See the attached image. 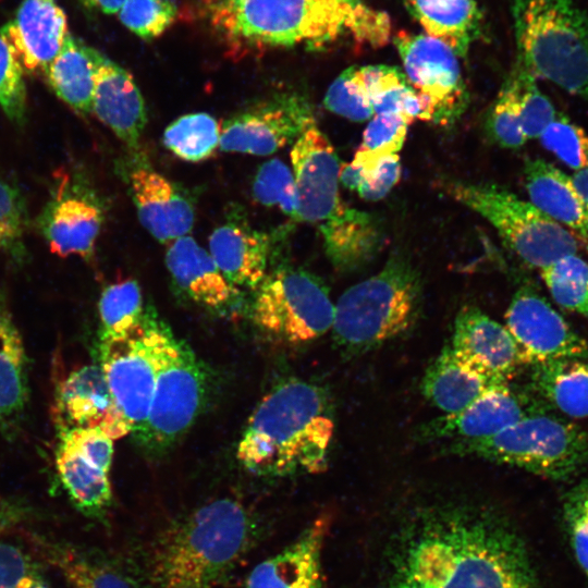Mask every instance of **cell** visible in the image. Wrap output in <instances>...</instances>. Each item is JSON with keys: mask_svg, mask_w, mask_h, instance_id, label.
Here are the masks:
<instances>
[{"mask_svg": "<svg viewBox=\"0 0 588 588\" xmlns=\"http://www.w3.org/2000/svg\"><path fill=\"white\" fill-rule=\"evenodd\" d=\"M411 123L402 114H375L352 162L369 173L381 159L401 150Z\"/></svg>", "mask_w": 588, "mask_h": 588, "instance_id": "obj_39", "label": "cell"}, {"mask_svg": "<svg viewBox=\"0 0 588 588\" xmlns=\"http://www.w3.org/2000/svg\"><path fill=\"white\" fill-rule=\"evenodd\" d=\"M333 433L327 393L315 383L290 379L258 403L240 439L236 457L259 476L316 474L327 466Z\"/></svg>", "mask_w": 588, "mask_h": 588, "instance_id": "obj_4", "label": "cell"}, {"mask_svg": "<svg viewBox=\"0 0 588 588\" xmlns=\"http://www.w3.org/2000/svg\"><path fill=\"white\" fill-rule=\"evenodd\" d=\"M56 415L60 430L99 428L113 441L128 428L118 413L100 366L87 365L70 372L57 390Z\"/></svg>", "mask_w": 588, "mask_h": 588, "instance_id": "obj_21", "label": "cell"}, {"mask_svg": "<svg viewBox=\"0 0 588 588\" xmlns=\"http://www.w3.org/2000/svg\"><path fill=\"white\" fill-rule=\"evenodd\" d=\"M520 72V125L526 139L539 138L558 112L551 100L539 89L537 78L517 60Z\"/></svg>", "mask_w": 588, "mask_h": 588, "instance_id": "obj_45", "label": "cell"}, {"mask_svg": "<svg viewBox=\"0 0 588 588\" xmlns=\"http://www.w3.org/2000/svg\"><path fill=\"white\" fill-rule=\"evenodd\" d=\"M366 177V172L355 163H341L339 182L351 191H357Z\"/></svg>", "mask_w": 588, "mask_h": 588, "instance_id": "obj_50", "label": "cell"}, {"mask_svg": "<svg viewBox=\"0 0 588 588\" xmlns=\"http://www.w3.org/2000/svg\"><path fill=\"white\" fill-rule=\"evenodd\" d=\"M56 468L70 500L82 514L98 519L106 517L112 504L111 466L87 453L69 434L61 433Z\"/></svg>", "mask_w": 588, "mask_h": 588, "instance_id": "obj_28", "label": "cell"}, {"mask_svg": "<svg viewBox=\"0 0 588 588\" xmlns=\"http://www.w3.org/2000/svg\"><path fill=\"white\" fill-rule=\"evenodd\" d=\"M563 518L576 561L588 576V477L567 492Z\"/></svg>", "mask_w": 588, "mask_h": 588, "instance_id": "obj_46", "label": "cell"}, {"mask_svg": "<svg viewBox=\"0 0 588 588\" xmlns=\"http://www.w3.org/2000/svg\"><path fill=\"white\" fill-rule=\"evenodd\" d=\"M166 329L157 318L145 314L125 336L100 340L99 366L113 404L133 434L143 426L150 408Z\"/></svg>", "mask_w": 588, "mask_h": 588, "instance_id": "obj_12", "label": "cell"}, {"mask_svg": "<svg viewBox=\"0 0 588 588\" xmlns=\"http://www.w3.org/2000/svg\"><path fill=\"white\" fill-rule=\"evenodd\" d=\"M450 347L464 362L501 382H510L524 365L506 327L474 306L463 307L456 315Z\"/></svg>", "mask_w": 588, "mask_h": 588, "instance_id": "obj_20", "label": "cell"}, {"mask_svg": "<svg viewBox=\"0 0 588 588\" xmlns=\"http://www.w3.org/2000/svg\"><path fill=\"white\" fill-rule=\"evenodd\" d=\"M326 520L311 523L293 542L257 564L245 588H322Z\"/></svg>", "mask_w": 588, "mask_h": 588, "instance_id": "obj_25", "label": "cell"}, {"mask_svg": "<svg viewBox=\"0 0 588 588\" xmlns=\"http://www.w3.org/2000/svg\"><path fill=\"white\" fill-rule=\"evenodd\" d=\"M166 265L176 286L197 304L221 309L240 295L241 290L224 277L209 252L191 235L169 244Z\"/></svg>", "mask_w": 588, "mask_h": 588, "instance_id": "obj_26", "label": "cell"}, {"mask_svg": "<svg viewBox=\"0 0 588 588\" xmlns=\"http://www.w3.org/2000/svg\"><path fill=\"white\" fill-rule=\"evenodd\" d=\"M541 402L507 383L499 384L458 413L439 416L418 428L416 438L445 444L490 438L542 407Z\"/></svg>", "mask_w": 588, "mask_h": 588, "instance_id": "obj_17", "label": "cell"}, {"mask_svg": "<svg viewBox=\"0 0 588 588\" xmlns=\"http://www.w3.org/2000/svg\"><path fill=\"white\" fill-rule=\"evenodd\" d=\"M555 303L588 320V262L577 254L564 256L540 270Z\"/></svg>", "mask_w": 588, "mask_h": 588, "instance_id": "obj_37", "label": "cell"}, {"mask_svg": "<svg viewBox=\"0 0 588 588\" xmlns=\"http://www.w3.org/2000/svg\"><path fill=\"white\" fill-rule=\"evenodd\" d=\"M573 183L588 208V169L575 172L572 175Z\"/></svg>", "mask_w": 588, "mask_h": 588, "instance_id": "obj_52", "label": "cell"}, {"mask_svg": "<svg viewBox=\"0 0 588 588\" xmlns=\"http://www.w3.org/2000/svg\"><path fill=\"white\" fill-rule=\"evenodd\" d=\"M252 193L262 206L277 208L298 222V197L292 169L279 158L270 159L257 169Z\"/></svg>", "mask_w": 588, "mask_h": 588, "instance_id": "obj_40", "label": "cell"}, {"mask_svg": "<svg viewBox=\"0 0 588 588\" xmlns=\"http://www.w3.org/2000/svg\"><path fill=\"white\" fill-rule=\"evenodd\" d=\"M426 35L448 45L457 57H465L478 37L481 24L475 0H404Z\"/></svg>", "mask_w": 588, "mask_h": 588, "instance_id": "obj_31", "label": "cell"}, {"mask_svg": "<svg viewBox=\"0 0 588 588\" xmlns=\"http://www.w3.org/2000/svg\"><path fill=\"white\" fill-rule=\"evenodd\" d=\"M401 177V161L397 154L380 160L377 167L366 174L365 180L356 191L368 201L382 199L395 186Z\"/></svg>", "mask_w": 588, "mask_h": 588, "instance_id": "obj_49", "label": "cell"}, {"mask_svg": "<svg viewBox=\"0 0 588 588\" xmlns=\"http://www.w3.org/2000/svg\"><path fill=\"white\" fill-rule=\"evenodd\" d=\"M501 382L479 371L444 346L427 367L421 382L422 395L443 415L461 412Z\"/></svg>", "mask_w": 588, "mask_h": 588, "instance_id": "obj_29", "label": "cell"}, {"mask_svg": "<svg viewBox=\"0 0 588 588\" xmlns=\"http://www.w3.org/2000/svg\"><path fill=\"white\" fill-rule=\"evenodd\" d=\"M505 327L520 351L524 365L553 360L588 362V341L530 286L514 294Z\"/></svg>", "mask_w": 588, "mask_h": 588, "instance_id": "obj_16", "label": "cell"}, {"mask_svg": "<svg viewBox=\"0 0 588 588\" xmlns=\"http://www.w3.org/2000/svg\"><path fill=\"white\" fill-rule=\"evenodd\" d=\"M341 162L332 161L296 186L298 222L315 224L335 269L350 272L369 262L383 242L375 216L351 207L340 194Z\"/></svg>", "mask_w": 588, "mask_h": 588, "instance_id": "obj_9", "label": "cell"}, {"mask_svg": "<svg viewBox=\"0 0 588 588\" xmlns=\"http://www.w3.org/2000/svg\"><path fill=\"white\" fill-rule=\"evenodd\" d=\"M27 356L22 335L0 291V426L11 432L28 402Z\"/></svg>", "mask_w": 588, "mask_h": 588, "instance_id": "obj_30", "label": "cell"}, {"mask_svg": "<svg viewBox=\"0 0 588 588\" xmlns=\"http://www.w3.org/2000/svg\"><path fill=\"white\" fill-rule=\"evenodd\" d=\"M221 123L205 112L180 117L163 132V145L182 160L208 159L219 147Z\"/></svg>", "mask_w": 588, "mask_h": 588, "instance_id": "obj_35", "label": "cell"}, {"mask_svg": "<svg viewBox=\"0 0 588 588\" xmlns=\"http://www.w3.org/2000/svg\"><path fill=\"white\" fill-rule=\"evenodd\" d=\"M97 53L70 34L44 75L58 98L83 115L91 113Z\"/></svg>", "mask_w": 588, "mask_h": 588, "instance_id": "obj_32", "label": "cell"}, {"mask_svg": "<svg viewBox=\"0 0 588 588\" xmlns=\"http://www.w3.org/2000/svg\"><path fill=\"white\" fill-rule=\"evenodd\" d=\"M24 71L0 35V108L10 121L23 124L26 113Z\"/></svg>", "mask_w": 588, "mask_h": 588, "instance_id": "obj_47", "label": "cell"}, {"mask_svg": "<svg viewBox=\"0 0 588 588\" xmlns=\"http://www.w3.org/2000/svg\"><path fill=\"white\" fill-rule=\"evenodd\" d=\"M520 72L515 62L499 90L486 123L489 136L505 148H519L527 140L520 125Z\"/></svg>", "mask_w": 588, "mask_h": 588, "instance_id": "obj_38", "label": "cell"}, {"mask_svg": "<svg viewBox=\"0 0 588 588\" xmlns=\"http://www.w3.org/2000/svg\"><path fill=\"white\" fill-rule=\"evenodd\" d=\"M441 449L566 480L588 466V427L542 406L490 438L443 444Z\"/></svg>", "mask_w": 588, "mask_h": 588, "instance_id": "obj_7", "label": "cell"}, {"mask_svg": "<svg viewBox=\"0 0 588 588\" xmlns=\"http://www.w3.org/2000/svg\"><path fill=\"white\" fill-rule=\"evenodd\" d=\"M444 187L451 197L483 217L532 268L541 270L578 252V241L572 233L503 186L449 181Z\"/></svg>", "mask_w": 588, "mask_h": 588, "instance_id": "obj_8", "label": "cell"}, {"mask_svg": "<svg viewBox=\"0 0 588 588\" xmlns=\"http://www.w3.org/2000/svg\"><path fill=\"white\" fill-rule=\"evenodd\" d=\"M259 526L230 498L172 519L152 538L143 559L150 588H215L253 548Z\"/></svg>", "mask_w": 588, "mask_h": 588, "instance_id": "obj_3", "label": "cell"}, {"mask_svg": "<svg viewBox=\"0 0 588 588\" xmlns=\"http://www.w3.org/2000/svg\"><path fill=\"white\" fill-rule=\"evenodd\" d=\"M421 304L419 274L401 254L348 287L334 304L332 335L342 353L357 356L406 332Z\"/></svg>", "mask_w": 588, "mask_h": 588, "instance_id": "obj_5", "label": "cell"}, {"mask_svg": "<svg viewBox=\"0 0 588 588\" xmlns=\"http://www.w3.org/2000/svg\"><path fill=\"white\" fill-rule=\"evenodd\" d=\"M402 537L387 588H538L514 529L468 507L430 510Z\"/></svg>", "mask_w": 588, "mask_h": 588, "instance_id": "obj_1", "label": "cell"}, {"mask_svg": "<svg viewBox=\"0 0 588 588\" xmlns=\"http://www.w3.org/2000/svg\"><path fill=\"white\" fill-rule=\"evenodd\" d=\"M357 75L375 114H402L412 123L417 119L430 121L426 103L400 69L382 64L357 66Z\"/></svg>", "mask_w": 588, "mask_h": 588, "instance_id": "obj_34", "label": "cell"}, {"mask_svg": "<svg viewBox=\"0 0 588 588\" xmlns=\"http://www.w3.org/2000/svg\"><path fill=\"white\" fill-rule=\"evenodd\" d=\"M121 23L142 39L163 34L177 15L171 0H126L118 12Z\"/></svg>", "mask_w": 588, "mask_h": 588, "instance_id": "obj_43", "label": "cell"}, {"mask_svg": "<svg viewBox=\"0 0 588 588\" xmlns=\"http://www.w3.org/2000/svg\"><path fill=\"white\" fill-rule=\"evenodd\" d=\"M103 218L102 206L85 181L78 174L61 172L36 224L52 254L88 260Z\"/></svg>", "mask_w": 588, "mask_h": 588, "instance_id": "obj_15", "label": "cell"}, {"mask_svg": "<svg viewBox=\"0 0 588 588\" xmlns=\"http://www.w3.org/2000/svg\"><path fill=\"white\" fill-rule=\"evenodd\" d=\"M324 107L351 121L362 122L373 117L371 102L357 75V66L344 70L329 86Z\"/></svg>", "mask_w": 588, "mask_h": 588, "instance_id": "obj_44", "label": "cell"}, {"mask_svg": "<svg viewBox=\"0 0 588 588\" xmlns=\"http://www.w3.org/2000/svg\"><path fill=\"white\" fill-rule=\"evenodd\" d=\"M211 26L234 45L318 49L348 38L380 48L391 39L389 15L364 0H213Z\"/></svg>", "mask_w": 588, "mask_h": 588, "instance_id": "obj_2", "label": "cell"}, {"mask_svg": "<svg viewBox=\"0 0 588 588\" xmlns=\"http://www.w3.org/2000/svg\"><path fill=\"white\" fill-rule=\"evenodd\" d=\"M524 182L530 203L565 228L588 250V208L572 176L536 158L526 161Z\"/></svg>", "mask_w": 588, "mask_h": 588, "instance_id": "obj_27", "label": "cell"}, {"mask_svg": "<svg viewBox=\"0 0 588 588\" xmlns=\"http://www.w3.org/2000/svg\"><path fill=\"white\" fill-rule=\"evenodd\" d=\"M393 39L404 74L426 103L430 122L441 126L454 124L469 102L457 54L425 34L399 32Z\"/></svg>", "mask_w": 588, "mask_h": 588, "instance_id": "obj_13", "label": "cell"}, {"mask_svg": "<svg viewBox=\"0 0 588 588\" xmlns=\"http://www.w3.org/2000/svg\"><path fill=\"white\" fill-rule=\"evenodd\" d=\"M28 224L25 197L13 183L0 180V252L21 259Z\"/></svg>", "mask_w": 588, "mask_h": 588, "instance_id": "obj_42", "label": "cell"}, {"mask_svg": "<svg viewBox=\"0 0 588 588\" xmlns=\"http://www.w3.org/2000/svg\"><path fill=\"white\" fill-rule=\"evenodd\" d=\"M207 388V375L191 348L167 327L158 357L155 390L148 415L134 433L150 455L164 453L198 416Z\"/></svg>", "mask_w": 588, "mask_h": 588, "instance_id": "obj_10", "label": "cell"}, {"mask_svg": "<svg viewBox=\"0 0 588 588\" xmlns=\"http://www.w3.org/2000/svg\"><path fill=\"white\" fill-rule=\"evenodd\" d=\"M516 60L588 101V15L575 0H510Z\"/></svg>", "mask_w": 588, "mask_h": 588, "instance_id": "obj_6", "label": "cell"}, {"mask_svg": "<svg viewBox=\"0 0 588 588\" xmlns=\"http://www.w3.org/2000/svg\"><path fill=\"white\" fill-rule=\"evenodd\" d=\"M314 123L313 108L303 95L280 93L224 120L219 148L226 152L269 156L293 144Z\"/></svg>", "mask_w": 588, "mask_h": 588, "instance_id": "obj_14", "label": "cell"}, {"mask_svg": "<svg viewBox=\"0 0 588 588\" xmlns=\"http://www.w3.org/2000/svg\"><path fill=\"white\" fill-rule=\"evenodd\" d=\"M30 539L70 588H136L122 563L98 548L44 535Z\"/></svg>", "mask_w": 588, "mask_h": 588, "instance_id": "obj_24", "label": "cell"}, {"mask_svg": "<svg viewBox=\"0 0 588 588\" xmlns=\"http://www.w3.org/2000/svg\"><path fill=\"white\" fill-rule=\"evenodd\" d=\"M0 588H49L35 561L20 547L0 541Z\"/></svg>", "mask_w": 588, "mask_h": 588, "instance_id": "obj_48", "label": "cell"}, {"mask_svg": "<svg viewBox=\"0 0 588 588\" xmlns=\"http://www.w3.org/2000/svg\"><path fill=\"white\" fill-rule=\"evenodd\" d=\"M539 139L544 149L575 172L588 169V133L566 115L558 113Z\"/></svg>", "mask_w": 588, "mask_h": 588, "instance_id": "obj_41", "label": "cell"}, {"mask_svg": "<svg viewBox=\"0 0 588 588\" xmlns=\"http://www.w3.org/2000/svg\"><path fill=\"white\" fill-rule=\"evenodd\" d=\"M126 177L138 220L154 238L170 244L188 235L195 209L183 188L147 166L133 167Z\"/></svg>", "mask_w": 588, "mask_h": 588, "instance_id": "obj_18", "label": "cell"}, {"mask_svg": "<svg viewBox=\"0 0 588 588\" xmlns=\"http://www.w3.org/2000/svg\"><path fill=\"white\" fill-rule=\"evenodd\" d=\"M209 254L237 289L256 290L268 274L271 237L244 217H228L209 236Z\"/></svg>", "mask_w": 588, "mask_h": 588, "instance_id": "obj_23", "label": "cell"}, {"mask_svg": "<svg viewBox=\"0 0 588 588\" xmlns=\"http://www.w3.org/2000/svg\"><path fill=\"white\" fill-rule=\"evenodd\" d=\"M91 113L132 150L147 124L144 97L133 76L98 51Z\"/></svg>", "mask_w": 588, "mask_h": 588, "instance_id": "obj_22", "label": "cell"}, {"mask_svg": "<svg viewBox=\"0 0 588 588\" xmlns=\"http://www.w3.org/2000/svg\"><path fill=\"white\" fill-rule=\"evenodd\" d=\"M531 367V388L543 405L567 418L588 417V362L553 360Z\"/></svg>", "mask_w": 588, "mask_h": 588, "instance_id": "obj_33", "label": "cell"}, {"mask_svg": "<svg viewBox=\"0 0 588 588\" xmlns=\"http://www.w3.org/2000/svg\"><path fill=\"white\" fill-rule=\"evenodd\" d=\"M100 340L125 336L143 320V294L134 280L107 286L99 298Z\"/></svg>", "mask_w": 588, "mask_h": 588, "instance_id": "obj_36", "label": "cell"}, {"mask_svg": "<svg viewBox=\"0 0 588 588\" xmlns=\"http://www.w3.org/2000/svg\"><path fill=\"white\" fill-rule=\"evenodd\" d=\"M0 35L24 72L45 75L70 33L57 0H22Z\"/></svg>", "mask_w": 588, "mask_h": 588, "instance_id": "obj_19", "label": "cell"}, {"mask_svg": "<svg viewBox=\"0 0 588 588\" xmlns=\"http://www.w3.org/2000/svg\"><path fill=\"white\" fill-rule=\"evenodd\" d=\"M86 9L101 12L103 14H115L120 11L126 0H78Z\"/></svg>", "mask_w": 588, "mask_h": 588, "instance_id": "obj_51", "label": "cell"}, {"mask_svg": "<svg viewBox=\"0 0 588 588\" xmlns=\"http://www.w3.org/2000/svg\"><path fill=\"white\" fill-rule=\"evenodd\" d=\"M252 309L259 329L294 344L311 342L327 333L334 316V304L322 281L293 267L266 275L256 289Z\"/></svg>", "mask_w": 588, "mask_h": 588, "instance_id": "obj_11", "label": "cell"}]
</instances>
